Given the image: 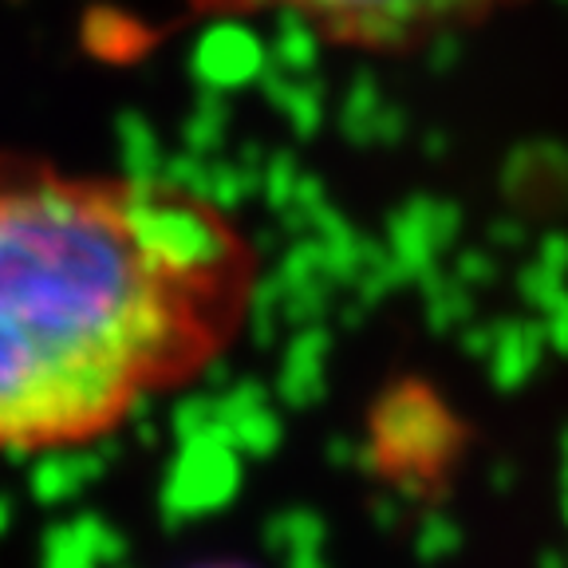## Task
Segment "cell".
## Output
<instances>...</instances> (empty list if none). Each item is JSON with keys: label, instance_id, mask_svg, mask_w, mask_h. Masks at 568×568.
I'll use <instances>...</instances> for the list:
<instances>
[{"label": "cell", "instance_id": "1", "mask_svg": "<svg viewBox=\"0 0 568 568\" xmlns=\"http://www.w3.org/2000/svg\"><path fill=\"white\" fill-rule=\"evenodd\" d=\"M261 253L217 197L0 154V458L103 443L248 328Z\"/></svg>", "mask_w": 568, "mask_h": 568}, {"label": "cell", "instance_id": "3", "mask_svg": "<svg viewBox=\"0 0 568 568\" xmlns=\"http://www.w3.org/2000/svg\"><path fill=\"white\" fill-rule=\"evenodd\" d=\"M205 568H237V565H205Z\"/></svg>", "mask_w": 568, "mask_h": 568}, {"label": "cell", "instance_id": "2", "mask_svg": "<svg viewBox=\"0 0 568 568\" xmlns=\"http://www.w3.org/2000/svg\"><path fill=\"white\" fill-rule=\"evenodd\" d=\"M210 20H284L316 44L355 55H407L481 28L517 0H182Z\"/></svg>", "mask_w": 568, "mask_h": 568}]
</instances>
